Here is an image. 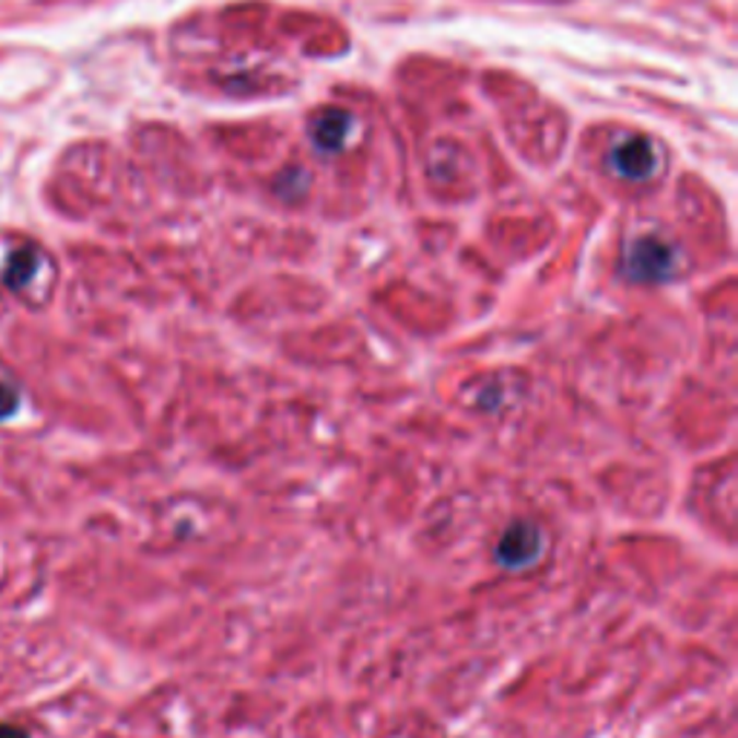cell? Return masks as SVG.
Returning a JSON list of instances; mask_svg holds the SVG:
<instances>
[{"label": "cell", "mask_w": 738, "mask_h": 738, "mask_svg": "<svg viewBox=\"0 0 738 738\" xmlns=\"http://www.w3.org/2000/svg\"><path fill=\"white\" fill-rule=\"evenodd\" d=\"M542 551V534L531 523H514L508 531L500 537L496 546V560L505 569H525L531 565Z\"/></svg>", "instance_id": "6da1fadb"}, {"label": "cell", "mask_w": 738, "mask_h": 738, "mask_svg": "<svg viewBox=\"0 0 738 738\" xmlns=\"http://www.w3.org/2000/svg\"><path fill=\"white\" fill-rule=\"evenodd\" d=\"M672 248L667 243H660V239L643 237L629 248L626 271L632 280H664L672 271Z\"/></svg>", "instance_id": "7a4b0ae2"}, {"label": "cell", "mask_w": 738, "mask_h": 738, "mask_svg": "<svg viewBox=\"0 0 738 738\" xmlns=\"http://www.w3.org/2000/svg\"><path fill=\"white\" fill-rule=\"evenodd\" d=\"M609 160L618 174L629 176V179H646L655 171V148H652L649 139L632 136L626 142L614 144Z\"/></svg>", "instance_id": "3957f363"}, {"label": "cell", "mask_w": 738, "mask_h": 738, "mask_svg": "<svg viewBox=\"0 0 738 738\" xmlns=\"http://www.w3.org/2000/svg\"><path fill=\"white\" fill-rule=\"evenodd\" d=\"M350 130V113L324 110L312 121V139L320 151H338Z\"/></svg>", "instance_id": "277c9868"}, {"label": "cell", "mask_w": 738, "mask_h": 738, "mask_svg": "<svg viewBox=\"0 0 738 738\" xmlns=\"http://www.w3.org/2000/svg\"><path fill=\"white\" fill-rule=\"evenodd\" d=\"M35 271H38V251L33 246H21L9 255L7 269H3V283L9 289H24L35 278Z\"/></svg>", "instance_id": "5b68a950"}, {"label": "cell", "mask_w": 738, "mask_h": 738, "mask_svg": "<svg viewBox=\"0 0 738 738\" xmlns=\"http://www.w3.org/2000/svg\"><path fill=\"white\" fill-rule=\"evenodd\" d=\"M17 405H21V393L15 384L0 382V421L12 419L17 413Z\"/></svg>", "instance_id": "8992f818"}, {"label": "cell", "mask_w": 738, "mask_h": 738, "mask_svg": "<svg viewBox=\"0 0 738 738\" xmlns=\"http://www.w3.org/2000/svg\"><path fill=\"white\" fill-rule=\"evenodd\" d=\"M0 738H33L26 730L15 727V724H0Z\"/></svg>", "instance_id": "52a82bcc"}]
</instances>
